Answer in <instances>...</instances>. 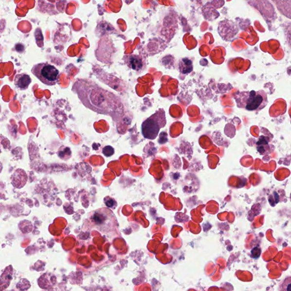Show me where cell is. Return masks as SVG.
Masks as SVG:
<instances>
[{"label":"cell","instance_id":"1","mask_svg":"<svg viewBox=\"0 0 291 291\" xmlns=\"http://www.w3.org/2000/svg\"><path fill=\"white\" fill-rule=\"evenodd\" d=\"M236 100L239 107L249 111L262 109L268 103L267 94L262 91L241 92Z\"/></svg>","mask_w":291,"mask_h":291},{"label":"cell","instance_id":"2","mask_svg":"<svg viewBox=\"0 0 291 291\" xmlns=\"http://www.w3.org/2000/svg\"><path fill=\"white\" fill-rule=\"evenodd\" d=\"M166 124L165 113L163 109H161L147 118L142 125V132L146 138L154 140L156 138L160 128Z\"/></svg>","mask_w":291,"mask_h":291},{"label":"cell","instance_id":"3","mask_svg":"<svg viewBox=\"0 0 291 291\" xmlns=\"http://www.w3.org/2000/svg\"><path fill=\"white\" fill-rule=\"evenodd\" d=\"M32 73L47 86H54L58 82L59 71L52 64L47 63L37 64L32 68Z\"/></svg>","mask_w":291,"mask_h":291},{"label":"cell","instance_id":"4","mask_svg":"<svg viewBox=\"0 0 291 291\" xmlns=\"http://www.w3.org/2000/svg\"><path fill=\"white\" fill-rule=\"evenodd\" d=\"M66 3V0H38V6L42 12L56 15L63 12Z\"/></svg>","mask_w":291,"mask_h":291},{"label":"cell","instance_id":"5","mask_svg":"<svg viewBox=\"0 0 291 291\" xmlns=\"http://www.w3.org/2000/svg\"><path fill=\"white\" fill-rule=\"evenodd\" d=\"M218 30L219 35L224 40L232 39L238 32L235 23L229 20H224L219 22Z\"/></svg>","mask_w":291,"mask_h":291},{"label":"cell","instance_id":"6","mask_svg":"<svg viewBox=\"0 0 291 291\" xmlns=\"http://www.w3.org/2000/svg\"><path fill=\"white\" fill-rule=\"evenodd\" d=\"M93 226L99 228L101 232H106L105 228H107V209H102L94 211L91 214L90 218Z\"/></svg>","mask_w":291,"mask_h":291},{"label":"cell","instance_id":"7","mask_svg":"<svg viewBox=\"0 0 291 291\" xmlns=\"http://www.w3.org/2000/svg\"><path fill=\"white\" fill-rule=\"evenodd\" d=\"M125 63L131 69L140 71L144 66V62L141 57L136 55H128L125 56Z\"/></svg>","mask_w":291,"mask_h":291},{"label":"cell","instance_id":"8","mask_svg":"<svg viewBox=\"0 0 291 291\" xmlns=\"http://www.w3.org/2000/svg\"><path fill=\"white\" fill-rule=\"evenodd\" d=\"M32 79L28 74H18L15 77V84L18 89L21 90H25L29 87Z\"/></svg>","mask_w":291,"mask_h":291},{"label":"cell","instance_id":"9","mask_svg":"<svg viewBox=\"0 0 291 291\" xmlns=\"http://www.w3.org/2000/svg\"><path fill=\"white\" fill-rule=\"evenodd\" d=\"M192 63L187 58L182 59L179 63V70L182 73H188L192 71Z\"/></svg>","mask_w":291,"mask_h":291},{"label":"cell","instance_id":"10","mask_svg":"<svg viewBox=\"0 0 291 291\" xmlns=\"http://www.w3.org/2000/svg\"><path fill=\"white\" fill-rule=\"evenodd\" d=\"M279 290L281 291H291V276L287 277L283 281L279 286Z\"/></svg>","mask_w":291,"mask_h":291},{"label":"cell","instance_id":"11","mask_svg":"<svg viewBox=\"0 0 291 291\" xmlns=\"http://www.w3.org/2000/svg\"><path fill=\"white\" fill-rule=\"evenodd\" d=\"M114 148L110 146H107L103 149V153L106 157L111 156L114 154Z\"/></svg>","mask_w":291,"mask_h":291},{"label":"cell","instance_id":"12","mask_svg":"<svg viewBox=\"0 0 291 291\" xmlns=\"http://www.w3.org/2000/svg\"><path fill=\"white\" fill-rule=\"evenodd\" d=\"M252 256L254 258H258L261 254V249L259 247H255L252 250Z\"/></svg>","mask_w":291,"mask_h":291},{"label":"cell","instance_id":"13","mask_svg":"<svg viewBox=\"0 0 291 291\" xmlns=\"http://www.w3.org/2000/svg\"><path fill=\"white\" fill-rule=\"evenodd\" d=\"M286 34L288 42L291 47V24L287 27Z\"/></svg>","mask_w":291,"mask_h":291},{"label":"cell","instance_id":"14","mask_svg":"<svg viewBox=\"0 0 291 291\" xmlns=\"http://www.w3.org/2000/svg\"><path fill=\"white\" fill-rule=\"evenodd\" d=\"M115 201L114 200L109 199L106 201V204L108 207L112 208L114 205Z\"/></svg>","mask_w":291,"mask_h":291},{"label":"cell","instance_id":"15","mask_svg":"<svg viewBox=\"0 0 291 291\" xmlns=\"http://www.w3.org/2000/svg\"></svg>","mask_w":291,"mask_h":291}]
</instances>
